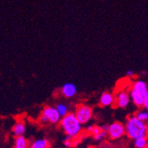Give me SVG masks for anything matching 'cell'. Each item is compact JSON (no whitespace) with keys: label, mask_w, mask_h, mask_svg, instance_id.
<instances>
[{"label":"cell","mask_w":148,"mask_h":148,"mask_svg":"<svg viewBox=\"0 0 148 148\" xmlns=\"http://www.w3.org/2000/svg\"><path fill=\"white\" fill-rule=\"evenodd\" d=\"M134 115H135V117L137 119H138L139 121H142V122H145V123H146L147 120H148V112H147V110L141 109V110L138 111Z\"/></svg>","instance_id":"obj_14"},{"label":"cell","mask_w":148,"mask_h":148,"mask_svg":"<svg viewBox=\"0 0 148 148\" xmlns=\"http://www.w3.org/2000/svg\"><path fill=\"white\" fill-rule=\"evenodd\" d=\"M124 128L125 134L130 139L135 140L139 138L147 137L146 123L139 121L135 117V115H130V117H128Z\"/></svg>","instance_id":"obj_1"},{"label":"cell","mask_w":148,"mask_h":148,"mask_svg":"<svg viewBox=\"0 0 148 148\" xmlns=\"http://www.w3.org/2000/svg\"><path fill=\"white\" fill-rule=\"evenodd\" d=\"M50 143L46 138H38L32 142L29 148H49Z\"/></svg>","instance_id":"obj_13"},{"label":"cell","mask_w":148,"mask_h":148,"mask_svg":"<svg viewBox=\"0 0 148 148\" xmlns=\"http://www.w3.org/2000/svg\"><path fill=\"white\" fill-rule=\"evenodd\" d=\"M75 138H72L66 136V138H64V145L66 146H68V147H72V146L75 145Z\"/></svg>","instance_id":"obj_17"},{"label":"cell","mask_w":148,"mask_h":148,"mask_svg":"<svg viewBox=\"0 0 148 148\" xmlns=\"http://www.w3.org/2000/svg\"><path fill=\"white\" fill-rule=\"evenodd\" d=\"M134 146L136 148H146L147 138H139L134 140Z\"/></svg>","instance_id":"obj_16"},{"label":"cell","mask_w":148,"mask_h":148,"mask_svg":"<svg viewBox=\"0 0 148 148\" xmlns=\"http://www.w3.org/2000/svg\"><path fill=\"white\" fill-rule=\"evenodd\" d=\"M60 119L61 117L59 114L55 106H46L44 107L42 114L40 115L39 121L42 124H47V123L56 124L60 123Z\"/></svg>","instance_id":"obj_4"},{"label":"cell","mask_w":148,"mask_h":148,"mask_svg":"<svg viewBox=\"0 0 148 148\" xmlns=\"http://www.w3.org/2000/svg\"><path fill=\"white\" fill-rule=\"evenodd\" d=\"M25 133H26V124L24 123V121L19 120L12 127V134L16 138L20 136H24Z\"/></svg>","instance_id":"obj_10"},{"label":"cell","mask_w":148,"mask_h":148,"mask_svg":"<svg viewBox=\"0 0 148 148\" xmlns=\"http://www.w3.org/2000/svg\"><path fill=\"white\" fill-rule=\"evenodd\" d=\"M56 109L59 113V114L60 115V117H63L65 116L66 114L69 113V107L66 105L65 104H62V103H60L56 106Z\"/></svg>","instance_id":"obj_15"},{"label":"cell","mask_w":148,"mask_h":148,"mask_svg":"<svg viewBox=\"0 0 148 148\" xmlns=\"http://www.w3.org/2000/svg\"><path fill=\"white\" fill-rule=\"evenodd\" d=\"M126 75H127V76L131 77V76H133V75H134V72H133L132 70H128V71L126 72Z\"/></svg>","instance_id":"obj_18"},{"label":"cell","mask_w":148,"mask_h":148,"mask_svg":"<svg viewBox=\"0 0 148 148\" xmlns=\"http://www.w3.org/2000/svg\"><path fill=\"white\" fill-rule=\"evenodd\" d=\"M87 132L91 134L93 138L97 142L102 141L107 136V130H108V125L104 124L101 126L98 125H89L86 129Z\"/></svg>","instance_id":"obj_7"},{"label":"cell","mask_w":148,"mask_h":148,"mask_svg":"<svg viewBox=\"0 0 148 148\" xmlns=\"http://www.w3.org/2000/svg\"><path fill=\"white\" fill-rule=\"evenodd\" d=\"M125 135V128L124 124L121 122L115 121L108 125V130H107V136L111 139L116 140L123 138Z\"/></svg>","instance_id":"obj_6"},{"label":"cell","mask_w":148,"mask_h":148,"mask_svg":"<svg viewBox=\"0 0 148 148\" xmlns=\"http://www.w3.org/2000/svg\"><path fill=\"white\" fill-rule=\"evenodd\" d=\"M60 125L66 134V136L72 138H76L83 130V125L77 121L74 113L70 112H69L65 116L61 117Z\"/></svg>","instance_id":"obj_2"},{"label":"cell","mask_w":148,"mask_h":148,"mask_svg":"<svg viewBox=\"0 0 148 148\" xmlns=\"http://www.w3.org/2000/svg\"><path fill=\"white\" fill-rule=\"evenodd\" d=\"M130 102V94L127 90H123L117 93L116 97L114 98V104L119 107V108H125L129 106Z\"/></svg>","instance_id":"obj_8"},{"label":"cell","mask_w":148,"mask_h":148,"mask_svg":"<svg viewBox=\"0 0 148 148\" xmlns=\"http://www.w3.org/2000/svg\"><path fill=\"white\" fill-rule=\"evenodd\" d=\"M60 92L65 98L70 99L75 96V94L77 92V89H76V86L73 83H66L63 84V86L61 87Z\"/></svg>","instance_id":"obj_9"},{"label":"cell","mask_w":148,"mask_h":148,"mask_svg":"<svg viewBox=\"0 0 148 148\" xmlns=\"http://www.w3.org/2000/svg\"><path fill=\"white\" fill-rule=\"evenodd\" d=\"M114 97L112 93L105 91L101 94L99 99V104L102 106H109L114 105Z\"/></svg>","instance_id":"obj_11"},{"label":"cell","mask_w":148,"mask_h":148,"mask_svg":"<svg viewBox=\"0 0 148 148\" xmlns=\"http://www.w3.org/2000/svg\"><path fill=\"white\" fill-rule=\"evenodd\" d=\"M148 93L147 84L143 80H138L133 84L130 90V98L134 105L138 107H143V100L145 94Z\"/></svg>","instance_id":"obj_3"},{"label":"cell","mask_w":148,"mask_h":148,"mask_svg":"<svg viewBox=\"0 0 148 148\" xmlns=\"http://www.w3.org/2000/svg\"><path fill=\"white\" fill-rule=\"evenodd\" d=\"M29 142L24 136H20L15 138L13 148H29Z\"/></svg>","instance_id":"obj_12"},{"label":"cell","mask_w":148,"mask_h":148,"mask_svg":"<svg viewBox=\"0 0 148 148\" xmlns=\"http://www.w3.org/2000/svg\"><path fill=\"white\" fill-rule=\"evenodd\" d=\"M74 114L78 122L82 125H84L87 124L90 122V120L92 118L93 111L90 106L84 104H79L75 107Z\"/></svg>","instance_id":"obj_5"}]
</instances>
